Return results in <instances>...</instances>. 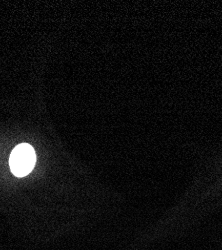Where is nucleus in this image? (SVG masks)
<instances>
[{"label":"nucleus","mask_w":222,"mask_h":250,"mask_svg":"<svg viewBox=\"0 0 222 250\" xmlns=\"http://www.w3.org/2000/svg\"><path fill=\"white\" fill-rule=\"evenodd\" d=\"M36 161L33 147L29 144H19L12 150L9 165L12 173L18 177H23L31 172Z\"/></svg>","instance_id":"f257e3e1"}]
</instances>
